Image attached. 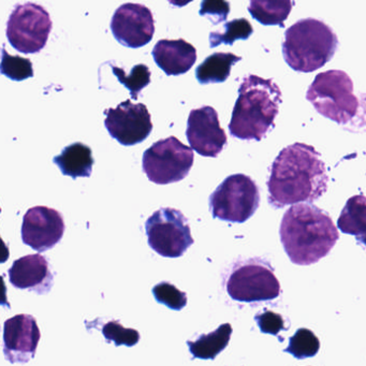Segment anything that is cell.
<instances>
[{
	"mask_svg": "<svg viewBox=\"0 0 366 366\" xmlns=\"http://www.w3.org/2000/svg\"><path fill=\"white\" fill-rule=\"evenodd\" d=\"M102 334L108 342H114L117 347L125 345L132 347L140 340V333L137 330L126 329L119 321H109L102 327Z\"/></svg>",
	"mask_w": 366,
	"mask_h": 366,
	"instance_id": "28",
	"label": "cell"
},
{
	"mask_svg": "<svg viewBox=\"0 0 366 366\" xmlns=\"http://www.w3.org/2000/svg\"><path fill=\"white\" fill-rule=\"evenodd\" d=\"M231 334H232V327L230 323H224L215 331L201 335L196 342L188 340L187 345L194 357L214 360L228 346Z\"/></svg>",
	"mask_w": 366,
	"mask_h": 366,
	"instance_id": "21",
	"label": "cell"
},
{
	"mask_svg": "<svg viewBox=\"0 0 366 366\" xmlns=\"http://www.w3.org/2000/svg\"><path fill=\"white\" fill-rule=\"evenodd\" d=\"M61 173L72 179L89 177L93 172L94 158L92 149L81 142L68 145L61 154L53 158Z\"/></svg>",
	"mask_w": 366,
	"mask_h": 366,
	"instance_id": "18",
	"label": "cell"
},
{
	"mask_svg": "<svg viewBox=\"0 0 366 366\" xmlns=\"http://www.w3.org/2000/svg\"><path fill=\"white\" fill-rule=\"evenodd\" d=\"M280 242L291 262L310 265L330 254L340 239L329 214L308 203L287 209L280 228Z\"/></svg>",
	"mask_w": 366,
	"mask_h": 366,
	"instance_id": "2",
	"label": "cell"
},
{
	"mask_svg": "<svg viewBox=\"0 0 366 366\" xmlns=\"http://www.w3.org/2000/svg\"><path fill=\"white\" fill-rule=\"evenodd\" d=\"M292 6L290 0H252L248 11L264 26L285 27V21L290 14Z\"/></svg>",
	"mask_w": 366,
	"mask_h": 366,
	"instance_id": "22",
	"label": "cell"
},
{
	"mask_svg": "<svg viewBox=\"0 0 366 366\" xmlns=\"http://www.w3.org/2000/svg\"><path fill=\"white\" fill-rule=\"evenodd\" d=\"M52 31L50 14L33 3L18 5L7 23L9 44L19 52L36 54L44 50Z\"/></svg>",
	"mask_w": 366,
	"mask_h": 366,
	"instance_id": "10",
	"label": "cell"
},
{
	"mask_svg": "<svg viewBox=\"0 0 366 366\" xmlns=\"http://www.w3.org/2000/svg\"><path fill=\"white\" fill-rule=\"evenodd\" d=\"M113 74L117 80L129 89L130 95L134 100H138L139 94L143 89L151 83V71L147 66L140 64L134 66L129 74H126L124 69L112 66Z\"/></svg>",
	"mask_w": 366,
	"mask_h": 366,
	"instance_id": "23",
	"label": "cell"
},
{
	"mask_svg": "<svg viewBox=\"0 0 366 366\" xmlns=\"http://www.w3.org/2000/svg\"><path fill=\"white\" fill-rule=\"evenodd\" d=\"M1 74L12 81H24L33 78V64L29 59L8 54L7 51L3 49Z\"/></svg>",
	"mask_w": 366,
	"mask_h": 366,
	"instance_id": "26",
	"label": "cell"
},
{
	"mask_svg": "<svg viewBox=\"0 0 366 366\" xmlns=\"http://www.w3.org/2000/svg\"><path fill=\"white\" fill-rule=\"evenodd\" d=\"M280 104L282 91L272 79L245 76L229 124L231 136L239 140H262L275 127Z\"/></svg>",
	"mask_w": 366,
	"mask_h": 366,
	"instance_id": "3",
	"label": "cell"
},
{
	"mask_svg": "<svg viewBox=\"0 0 366 366\" xmlns=\"http://www.w3.org/2000/svg\"><path fill=\"white\" fill-rule=\"evenodd\" d=\"M254 33L252 24L246 19H237L224 25V33H211L209 46L216 48L220 44L232 46L237 40H246Z\"/></svg>",
	"mask_w": 366,
	"mask_h": 366,
	"instance_id": "25",
	"label": "cell"
},
{
	"mask_svg": "<svg viewBox=\"0 0 366 366\" xmlns=\"http://www.w3.org/2000/svg\"><path fill=\"white\" fill-rule=\"evenodd\" d=\"M149 247L166 258H179L194 244L187 218L179 209L162 207L145 222Z\"/></svg>",
	"mask_w": 366,
	"mask_h": 366,
	"instance_id": "9",
	"label": "cell"
},
{
	"mask_svg": "<svg viewBox=\"0 0 366 366\" xmlns=\"http://www.w3.org/2000/svg\"><path fill=\"white\" fill-rule=\"evenodd\" d=\"M154 61L167 76H181L196 64L197 50L184 39L159 40L154 46Z\"/></svg>",
	"mask_w": 366,
	"mask_h": 366,
	"instance_id": "17",
	"label": "cell"
},
{
	"mask_svg": "<svg viewBox=\"0 0 366 366\" xmlns=\"http://www.w3.org/2000/svg\"><path fill=\"white\" fill-rule=\"evenodd\" d=\"M327 182L325 162L314 147L304 143L289 145L269 167V205L284 209L300 203L312 204L325 194Z\"/></svg>",
	"mask_w": 366,
	"mask_h": 366,
	"instance_id": "1",
	"label": "cell"
},
{
	"mask_svg": "<svg viewBox=\"0 0 366 366\" xmlns=\"http://www.w3.org/2000/svg\"><path fill=\"white\" fill-rule=\"evenodd\" d=\"M104 126L110 136L124 147H134L147 140L153 130L151 114L143 104L122 102L106 110Z\"/></svg>",
	"mask_w": 366,
	"mask_h": 366,
	"instance_id": "11",
	"label": "cell"
},
{
	"mask_svg": "<svg viewBox=\"0 0 366 366\" xmlns=\"http://www.w3.org/2000/svg\"><path fill=\"white\" fill-rule=\"evenodd\" d=\"M65 222L59 211L48 207L29 209L23 218V243L38 252H46L63 239Z\"/></svg>",
	"mask_w": 366,
	"mask_h": 366,
	"instance_id": "14",
	"label": "cell"
},
{
	"mask_svg": "<svg viewBox=\"0 0 366 366\" xmlns=\"http://www.w3.org/2000/svg\"><path fill=\"white\" fill-rule=\"evenodd\" d=\"M357 243L361 244V245L365 246L366 247V234L364 237H360V239H357Z\"/></svg>",
	"mask_w": 366,
	"mask_h": 366,
	"instance_id": "30",
	"label": "cell"
},
{
	"mask_svg": "<svg viewBox=\"0 0 366 366\" xmlns=\"http://www.w3.org/2000/svg\"><path fill=\"white\" fill-rule=\"evenodd\" d=\"M194 164V152L175 137L154 143L143 154V172L158 185L183 181Z\"/></svg>",
	"mask_w": 366,
	"mask_h": 366,
	"instance_id": "7",
	"label": "cell"
},
{
	"mask_svg": "<svg viewBox=\"0 0 366 366\" xmlns=\"http://www.w3.org/2000/svg\"><path fill=\"white\" fill-rule=\"evenodd\" d=\"M186 136L190 147L203 157H217L228 142L226 132L220 127L218 113L212 107L192 110Z\"/></svg>",
	"mask_w": 366,
	"mask_h": 366,
	"instance_id": "13",
	"label": "cell"
},
{
	"mask_svg": "<svg viewBox=\"0 0 366 366\" xmlns=\"http://www.w3.org/2000/svg\"><path fill=\"white\" fill-rule=\"evenodd\" d=\"M41 333L31 315H16L4 325V355L10 363H27L35 357Z\"/></svg>",
	"mask_w": 366,
	"mask_h": 366,
	"instance_id": "15",
	"label": "cell"
},
{
	"mask_svg": "<svg viewBox=\"0 0 366 366\" xmlns=\"http://www.w3.org/2000/svg\"><path fill=\"white\" fill-rule=\"evenodd\" d=\"M306 99L319 114L342 126L351 123L361 107L353 94L352 80L342 70H329L316 76L306 92Z\"/></svg>",
	"mask_w": 366,
	"mask_h": 366,
	"instance_id": "5",
	"label": "cell"
},
{
	"mask_svg": "<svg viewBox=\"0 0 366 366\" xmlns=\"http://www.w3.org/2000/svg\"><path fill=\"white\" fill-rule=\"evenodd\" d=\"M338 44L337 36L329 25L316 19H303L287 29L282 56L291 69L310 74L333 59Z\"/></svg>",
	"mask_w": 366,
	"mask_h": 366,
	"instance_id": "4",
	"label": "cell"
},
{
	"mask_svg": "<svg viewBox=\"0 0 366 366\" xmlns=\"http://www.w3.org/2000/svg\"><path fill=\"white\" fill-rule=\"evenodd\" d=\"M226 288L231 299L245 303L271 301L282 292L271 265L261 259L237 263L229 275Z\"/></svg>",
	"mask_w": 366,
	"mask_h": 366,
	"instance_id": "8",
	"label": "cell"
},
{
	"mask_svg": "<svg viewBox=\"0 0 366 366\" xmlns=\"http://www.w3.org/2000/svg\"><path fill=\"white\" fill-rule=\"evenodd\" d=\"M153 295L157 302L173 310H181L187 304L186 293L167 282L156 285L153 288Z\"/></svg>",
	"mask_w": 366,
	"mask_h": 366,
	"instance_id": "27",
	"label": "cell"
},
{
	"mask_svg": "<svg viewBox=\"0 0 366 366\" xmlns=\"http://www.w3.org/2000/svg\"><path fill=\"white\" fill-rule=\"evenodd\" d=\"M261 332L265 334H272V335H277L282 330H286L285 327V321L280 314H276L269 310H264L263 312L257 315L254 317Z\"/></svg>",
	"mask_w": 366,
	"mask_h": 366,
	"instance_id": "29",
	"label": "cell"
},
{
	"mask_svg": "<svg viewBox=\"0 0 366 366\" xmlns=\"http://www.w3.org/2000/svg\"><path fill=\"white\" fill-rule=\"evenodd\" d=\"M320 349L318 337L308 329H299L295 335L289 338L286 352L291 353L297 359L315 357Z\"/></svg>",
	"mask_w": 366,
	"mask_h": 366,
	"instance_id": "24",
	"label": "cell"
},
{
	"mask_svg": "<svg viewBox=\"0 0 366 366\" xmlns=\"http://www.w3.org/2000/svg\"><path fill=\"white\" fill-rule=\"evenodd\" d=\"M111 31L122 46L142 48L152 41L155 33L153 14L140 4L122 5L113 14Z\"/></svg>",
	"mask_w": 366,
	"mask_h": 366,
	"instance_id": "12",
	"label": "cell"
},
{
	"mask_svg": "<svg viewBox=\"0 0 366 366\" xmlns=\"http://www.w3.org/2000/svg\"><path fill=\"white\" fill-rule=\"evenodd\" d=\"M337 227L345 234L355 235V239L366 234V197L357 194L348 199L340 217Z\"/></svg>",
	"mask_w": 366,
	"mask_h": 366,
	"instance_id": "20",
	"label": "cell"
},
{
	"mask_svg": "<svg viewBox=\"0 0 366 366\" xmlns=\"http://www.w3.org/2000/svg\"><path fill=\"white\" fill-rule=\"evenodd\" d=\"M259 205V187L245 174L230 175L209 196L213 217L224 222L243 224L256 213Z\"/></svg>",
	"mask_w": 366,
	"mask_h": 366,
	"instance_id": "6",
	"label": "cell"
},
{
	"mask_svg": "<svg viewBox=\"0 0 366 366\" xmlns=\"http://www.w3.org/2000/svg\"><path fill=\"white\" fill-rule=\"evenodd\" d=\"M239 61H242V57L237 56L232 53L212 54L197 68V80L202 85L224 83L230 76L232 66Z\"/></svg>",
	"mask_w": 366,
	"mask_h": 366,
	"instance_id": "19",
	"label": "cell"
},
{
	"mask_svg": "<svg viewBox=\"0 0 366 366\" xmlns=\"http://www.w3.org/2000/svg\"><path fill=\"white\" fill-rule=\"evenodd\" d=\"M12 286L46 295L53 286V274L46 257L29 254L14 261L8 271Z\"/></svg>",
	"mask_w": 366,
	"mask_h": 366,
	"instance_id": "16",
	"label": "cell"
}]
</instances>
